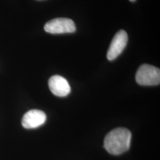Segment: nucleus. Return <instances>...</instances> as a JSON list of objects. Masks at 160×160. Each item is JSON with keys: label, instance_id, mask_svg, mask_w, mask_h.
<instances>
[{"label": "nucleus", "instance_id": "f257e3e1", "mask_svg": "<svg viewBox=\"0 0 160 160\" xmlns=\"http://www.w3.org/2000/svg\"><path fill=\"white\" fill-rule=\"evenodd\" d=\"M131 138V132L126 128L114 129L104 138V148L111 154H121L129 149Z\"/></svg>", "mask_w": 160, "mask_h": 160}, {"label": "nucleus", "instance_id": "f03ea898", "mask_svg": "<svg viewBox=\"0 0 160 160\" xmlns=\"http://www.w3.org/2000/svg\"><path fill=\"white\" fill-rule=\"evenodd\" d=\"M135 79L138 84L141 86L158 85L160 83V69L148 64H143L138 69Z\"/></svg>", "mask_w": 160, "mask_h": 160}, {"label": "nucleus", "instance_id": "7ed1b4c3", "mask_svg": "<svg viewBox=\"0 0 160 160\" xmlns=\"http://www.w3.org/2000/svg\"><path fill=\"white\" fill-rule=\"evenodd\" d=\"M44 30L51 34L71 33L76 31V26L74 22L69 18H57L47 22Z\"/></svg>", "mask_w": 160, "mask_h": 160}, {"label": "nucleus", "instance_id": "20e7f679", "mask_svg": "<svg viewBox=\"0 0 160 160\" xmlns=\"http://www.w3.org/2000/svg\"><path fill=\"white\" fill-rule=\"evenodd\" d=\"M128 40V36L123 30H121L115 34L108 51V59L113 61L121 54L126 47Z\"/></svg>", "mask_w": 160, "mask_h": 160}, {"label": "nucleus", "instance_id": "39448f33", "mask_svg": "<svg viewBox=\"0 0 160 160\" xmlns=\"http://www.w3.org/2000/svg\"><path fill=\"white\" fill-rule=\"evenodd\" d=\"M46 120V114L43 111L33 109L24 114L22 124L26 129H34L43 125Z\"/></svg>", "mask_w": 160, "mask_h": 160}, {"label": "nucleus", "instance_id": "423d86ee", "mask_svg": "<svg viewBox=\"0 0 160 160\" xmlns=\"http://www.w3.org/2000/svg\"><path fill=\"white\" fill-rule=\"evenodd\" d=\"M52 92L58 97H65L71 92V87L68 81L60 75H53L48 82Z\"/></svg>", "mask_w": 160, "mask_h": 160}, {"label": "nucleus", "instance_id": "0eeeda50", "mask_svg": "<svg viewBox=\"0 0 160 160\" xmlns=\"http://www.w3.org/2000/svg\"><path fill=\"white\" fill-rule=\"evenodd\" d=\"M130 1H131V2H134V1H135L136 0H129Z\"/></svg>", "mask_w": 160, "mask_h": 160}]
</instances>
